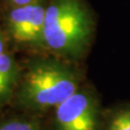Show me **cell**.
I'll use <instances>...</instances> for the list:
<instances>
[{
    "instance_id": "1",
    "label": "cell",
    "mask_w": 130,
    "mask_h": 130,
    "mask_svg": "<svg viewBox=\"0 0 130 130\" xmlns=\"http://www.w3.org/2000/svg\"><path fill=\"white\" fill-rule=\"evenodd\" d=\"M19 85L10 108L46 117L84 85L74 62L48 52L19 59Z\"/></svg>"
},
{
    "instance_id": "2",
    "label": "cell",
    "mask_w": 130,
    "mask_h": 130,
    "mask_svg": "<svg viewBox=\"0 0 130 130\" xmlns=\"http://www.w3.org/2000/svg\"><path fill=\"white\" fill-rule=\"evenodd\" d=\"M95 20L84 0H49L44 20V48L76 63L87 54L93 41Z\"/></svg>"
},
{
    "instance_id": "3",
    "label": "cell",
    "mask_w": 130,
    "mask_h": 130,
    "mask_svg": "<svg viewBox=\"0 0 130 130\" xmlns=\"http://www.w3.org/2000/svg\"><path fill=\"white\" fill-rule=\"evenodd\" d=\"M48 1L0 8V24L13 52H45L43 31Z\"/></svg>"
},
{
    "instance_id": "4",
    "label": "cell",
    "mask_w": 130,
    "mask_h": 130,
    "mask_svg": "<svg viewBox=\"0 0 130 130\" xmlns=\"http://www.w3.org/2000/svg\"><path fill=\"white\" fill-rule=\"evenodd\" d=\"M49 130H104V112L93 89L84 84L51 112Z\"/></svg>"
},
{
    "instance_id": "5",
    "label": "cell",
    "mask_w": 130,
    "mask_h": 130,
    "mask_svg": "<svg viewBox=\"0 0 130 130\" xmlns=\"http://www.w3.org/2000/svg\"><path fill=\"white\" fill-rule=\"evenodd\" d=\"M20 62L15 53L0 55V112L11 107L19 85Z\"/></svg>"
},
{
    "instance_id": "6",
    "label": "cell",
    "mask_w": 130,
    "mask_h": 130,
    "mask_svg": "<svg viewBox=\"0 0 130 130\" xmlns=\"http://www.w3.org/2000/svg\"><path fill=\"white\" fill-rule=\"evenodd\" d=\"M0 130H49L46 117L15 110L0 112Z\"/></svg>"
},
{
    "instance_id": "7",
    "label": "cell",
    "mask_w": 130,
    "mask_h": 130,
    "mask_svg": "<svg viewBox=\"0 0 130 130\" xmlns=\"http://www.w3.org/2000/svg\"><path fill=\"white\" fill-rule=\"evenodd\" d=\"M104 130H130V103L104 113Z\"/></svg>"
},
{
    "instance_id": "8",
    "label": "cell",
    "mask_w": 130,
    "mask_h": 130,
    "mask_svg": "<svg viewBox=\"0 0 130 130\" xmlns=\"http://www.w3.org/2000/svg\"><path fill=\"white\" fill-rule=\"evenodd\" d=\"M9 51H12L11 47H10L9 41H8L7 36H6L4 30L0 24V55Z\"/></svg>"
},
{
    "instance_id": "9",
    "label": "cell",
    "mask_w": 130,
    "mask_h": 130,
    "mask_svg": "<svg viewBox=\"0 0 130 130\" xmlns=\"http://www.w3.org/2000/svg\"><path fill=\"white\" fill-rule=\"evenodd\" d=\"M37 0H0V8L12 7V6H21L30 4Z\"/></svg>"
}]
</instances>
